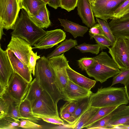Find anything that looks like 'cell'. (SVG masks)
I'll return each mask as SVG.
<instances>
[{"label": "cell", "mask_w": 129, "mask_h": 129, "mask_svg": "<svg viewBox=\"0 0 129 129\" xmlns=\"http://www.w3.org/2000/svg\"><path fill=\"white\" fill-rule=\"evenodd\" d=\"M94 57L93 64L85 71L89 77L95 81L103 83L120 72L116 63L106 52L102 51Z\"/></svg>", "instance_id": "277c9868"}, {"label": "cell", "mask_w": 129, "mask_h": 129, "mask_svg": "<svg viewBox=\"0 0 129 129\" xmlns=\"http://www.w3.org/2000/svg\"><path fill=\"white\" fill-rule=\"evenodd\" d=\"M20 124V121L8 116L0 119V129H18Z\"/></svg>", "instance_id": "f1b7e54d"}, {"label": "cell", "mask_w": 129, "mask_h": 129, "mask_svg": "<svg viewBox=\"0 0 129 129\" xmlns=\"http://www.w3.org/2000/svg\"><path fill=\"white\" fill-rule=\"evenodd\" d=\"M129 13V0L123 2L114 13L112 19L119 18Z\"/></svg>", "instance_id": "d6a6232c"}, {"label": "cell", "mask_w": 129, "mask_h": 129, "mask_svg": "<svg viewBox=\"0 0 129 129\" xmlns=\"http://www.w3.org/2000/svg\"><path fill=\"white\" fill-rule=\"evenodd\" d=\"M78 0H60V7L70 12L77 7Z\"/></svg>", "instance_id": "60d3db41"}, {"label": "cell", "mask_w": 129, "mask_h": 129, "mask_svg": "<svg viewBox=\"0 0 129 129\" xmlns=\"http://www.w3.org/2000/svg\"><path fill=\"white\" fill-rule=\"evenodd\" d=\"M77 45V41L76 40L71 39H66L58 45L53 51L47 55L46 57L49 59L53 57L60 55Z\"/></svg>", "instance_id": "4316f807"}, {"label": "cell", "mask_w": 129, "mask_h": 129, "mask_svg": "<svg viewBox=\"0 0 129 129\" xmlns=\"http://www.w3.org/2000/svg\"><path fill=\"white\" fill-rule=\"evenodd\" d=\"M129 81V68L121 70L120 72L113 78L112 83L110 86L115 84L120 83L125 85Z\"/></svg>", "instance_id": "f546056e"}, {"label": "cell", "mask_w": 129, "mask_h": 129, "mask_svg": "<svg viewBox=\"0 0 129 129\" xmlns=\"http://www.w3.org/2000/svg\"><path fill=\"white\" fill-rule=\"evenodd\" d=\"M30 18L36 24L42 28H47L51 24L49 12L46 6L39 10L36 15Z\"/></svg>", "instance_id": "603a6c76"}, {"label": "cell", "mask_w": 129, "mask_h": 129, "mask_svg": "<svg viewBox=\"0 0 129 129\" xmlns=\"http://www.w3.org/2000/svg\"><path fill=\"white\" fill-rule=\"evenodd\" d=\"M125 0H96L91 3L94 16L107 22L111 19L114 12Z\"/></svg>", "instance_id": "ba28073f"}, {"label": "cell", "mask_w": 129, "mask_h": 129, "mask_svg": "<svg viewBox=\"0 0 129 129\" xmlns=\"http://www.w3.org/2000/svg\"><path fill=\"white\" fill-rule=\"evenodd\" d=\"M49 59L55 72L57 88L61 93L69 80L67 71L68 61L64 53Z\"/></svg>", "instance_id": "30bf717a"}, {"label": "cell", "mask_w": 129, "mask_h": 129, "mask_svg": "<svg viewBox=\"0 0 129 129\" xmlns=\"http://www.w3.org/2000/svg\"><path fill=\"white\" fill-rule=\"evenodd\" d=\"M35 115L36 117L42 119L44 121L48 123L57 125H63L64 124L63 120L60 117L57 118L35 114Z\"/></svg>", "instance_id": "ab89813d"}, {"label": "cell", "mask_w": 129, "mask_h": 129, "mask_svg": "<svg viewBox=\"0 0 129 129\" xmlns=\"http://www.w3.org/2000/svg\"><path fill=\"white\" fill-rule=\"evenodd\" d=\"M19 111L21 116L24 119H28L37 123L41 119L36 117L34 114L30 102L26 99L22 101L20 105Z\"/></svg>", "instance_id": "484cf974"}, {"label": "cell", "mask_w": 129, "mask_h": 129, "mask_svg": "<svg viewBox=\"0 0 129 129\" xmlns=\"http://www.w3.org/2000/svg\"><path fill=\"white\" fill-rule=\"evenodd\" d=\"M109 23L115 39L119 37L129 38V18L113 19Z\"/></svg>", "instance_id": "ac0fdd59"}, {"label": "cell", "mask_w": 129, "mask_h": 129, "mask_svg": "<svg viewBox=\"0 0 129 129\" xmlns=\"http://www.w3.org/2000/svg\"><path fill=\"white\" fill-rule=\"evenodd\" d=\"M44 90L40 87L35 78L30 83L26 99L30 103L31 105L39 99L43 94Z\"/></svg>", "instance_id": "d4e9b609"}, {"label": "cell", "mask_w": 129, "mask_h": 129, "mask_svg": "<svg viewBox=\"0 0 129 129\" xmlns=\"http://www.w3.org/2000/svg\"><path fill=\"white\" fill-rule=\"evenodd\" d=\"M48 5L55 9L60 7V0H49Z\"/></svg>", "instance_id": "f6af8a7d"}, {"label": "cell", "mask_w": 129, "mask_h": 129, "mask_svg": "<svg viewBox=\"0 0 129 129\" xmlns=\"http://www.w3.org/2000/svg\"><path fill=\"white\" fill-rule=\"evenodd\" d=\"M79 105L78 102L68 101L60 108V114L63 113H69L73 114Z\"/></svg>", "instance_id": "8d00e7d4"}, {"label": "cell", "mask_w": 129, "mask_h": 129, "mask_svg": "<svg viewBox=\"0 0 129 129\" xmlns=\"http://www.w3.org/2000/svg\"><path fill=\"white\" fill-rule=\"evenodd\" d=\"M111 117V113L95 122L86 128L88 129H106V126Z\"/></svg>", "instance_id": "d590c367"}, {"label": "cell", "mask_w": 129, "mask_h": 129, "mask_svg": "<svg viewBox=\"0 0 129 129\" xmlns=\"http://www.w3.org/2000/svg\"><path fill=\"white\" fill-rule=\"evenodd\" d=\"M117 106H118L100 108L95 115L84 126L83 128H86L95 122L109 114Z\"/></svg>", "instance_id": "83f0119b"}, {"label": "cell", "mask_w": 129, "mask_h": 129, "mask_svg": "<svg viewBox=\"0 0 129 129\" xmlns=\"http://www.w3.org/2000/svg\"><path fill=\"white\" fill-rule=\"evenodd\" d=\"M111 117L106 129H113L117 125L129 122V105L122 104L117 106L111 113Z\"/></svg>", "instance_id": "9a60e30c"}, {"label": "cell", "mask_w": 129, "mask_h": 129, "mask_svg": "<svg viewBox=\"0 0 129 129\" xmlns=\"http://www.w3.org/2000/svg\"><path fill=\"white\" fill-rule=\"evenodd\" d=\"M7 50L13 71L30 83L32 78L29 67L18 58L10 50Z\"/></svg>", "instance_id": "e0dca14e"}, {"label": "cell", "mask_w": 129, "mask_h": 129, "mask_svg": "<svg viewBox=\"0 0 129 129\" xmlns=\"http://www.w3.org/2000/svg\"><path fill=\"white\" fill-rule=\"evenodd\" d=\"M100 108L90 106L88 103L75 122L72 124H68L70 128L80 129L83 128L84 126L95 115Z\"/></svg>", "instance_id": "ffe728a7"}, {"label": "cell", "mask_w": 129, "mask_h": 129, "mask_svg": "<svg viewBox=\"0 0 129 129\" xmlns=\"http://www.w3.org/2000/svg\"><path fill=\"white\" fill-rule=\"evenodd\" d=\"M60 115L61 118L66 121L72 114L69 113H63Z\"/></svg>", "instance_id": "bcb514c9"}, {"label": "cell", "mask_w": 129, "mask_h": 129, "mask_svg": "<svg viewBox=\"0 0 129 129\" xmlns=\"http://www.w3.org/2000/svg\"><path fill=\"white\" fill-rule=\"evenodd\" d=\"M13 72L7 50L0 47V97L6 91L9 82Z\"/></svg>", "instance_id": "7c38bea8"}, {"label": "cell", "mask_w": 129, "mask_h": 129, "mask_svg": "<svg viewBox=\"0 0 129 129\" xmlns=\"http://www.w3.org/2000/svg\"><path fill=\"white\" fill-rule=\"evenodd\" d=\"M30 83L13 71L6 93L14 99L21 102L26 97Z\"/></svg>", "instance_id": "9c48e42d"}, {"label": "cell", "mask_w": 129, "mask_h": 129, "mask_svg": "<svg viewBox=\"0 0 129 129\" xmlns=\"http://www.w3.org/2000/svg\"><path fill=\"white\" fill-rule=\"evenodd\" d=\"M93 38L97 44L100 46V50L102 51L103 49H107L112 45L111 41L106 36L101 35L93 36L90 39Z\"/></svg>", "instance_id": "836d02e7"}, {"label": "cell", "mask_w": 129, "mask_h": 129, "mask_svg": "<svg viewBox=\"0 0 129 129\" xmlns=\"http://www.w3.org/2000/svg\"><path fill=\"white\" fill-rule=\"evenodd\" d=\"M17 0V1H18V2L19 3V1H20V0Z\"/></svg>", "instance_id": "db71d44e"}, {"label": "cell", "mask_w": 129, "mask_h": 129, "mask_svg": "<svg viewBox=\"0 0 129 129\" xmlns=\"http://www.w3.org/2000/svg\"><path fill=\"white\" fill-rule=\"evenodd\" d=\"M123 124L129 126V122Z\"/></svg>", "instance_id": "f5cc1de1"}, {"label": "cell", "mask_w": 129, "mask_h": 129, "mask_svg": "<svg viewBox=\"0 0 129 129\" xmlns=\"http://www.w3.org/2000/svg\"><path fill=\"white\" fill-rule=\"evenodd\" d=\"M9 110V104L3 97H0V119L6 116Z\"/></svg>", "instance_id": "7bdbcfd3"}, {"label": "cell", "mask_w": 129, "mask_h": 129, "mask_svg": "<svg viewBox=\"0 0 129 129\" xmlns=\"http://www.w3.org/2000/svg\"><path fill=\"white\" fill-rule=\"evenodd\" d=\"M40 57V56L38 55L37 52L34 53L32 50L31 51L29 60V66L31 73L34 76L35 74L37 60Z\"/></svg>", "instance_id": "b9f144b4"}, {"label": "cell", "mask_w": 129, "mask_h": 129, "mask_svg": "<svg viewBox=\"0 0 129 129\" xmlns=\"http://www.w3.org/2000/svg\"><path fill=\"white\" fill-rule=\"evenodd\" d=\"M61 25L64 31L71 33L74 38L78 37H83L88 31V27L81 26L67 19L59 18Z\"/></svg>", "instance_id": "7402d4cb"}, {"label": "cell", "mask_w": 129, "mask_h": 129, "mask_svg": "<svg viewBox=\"0 0 129 129\" xmlns=\"http://www.w3.org/2000/svg\"><path fill=\"white\" fill-rule=\"evenodd\" d=\"M123 18H129V13L128 14L124 15L123 17Z\"/></svg>", "instance_id": "681fc988"}, {"label": "cell", "mask_w": 129, "mask_h": 129, "mask_svg": "<svg viewBox=\"0 0 129 129\" xmlns=\"http://www.w3.org/2000/svg\"><path fill=\"white\" fill-rule=\"evenodd\" d=\"M91 3L95 2L96 0H88Z\"/></svg>", "instance_id": "816d5d0a"}, {"label": "cell", "mask_w": 129, "mask_h": 129, "mask_svg": "<svg viewBox=\"0 0 129 129\" xmlns=\"http://www.w3.org/2000/svg\"><path fill=\"white\" fill-rule=\"evenodd\" d=\"M67 71L69 80L76 84L90 90L95 85L96 81L89 78L77 72L68 65Z\"/></svg>", "instance_id": "d6986e66"}, {"label": "cell", "mask_w": 129, "mask_h": 129, "mask_svg": "<svg viewBox=\"0 0 129 129\" xmlns=\"http://www.w3.org/2000/svg\"><path fill=\"white\" fill-rule=\"evenodd\" d=\"M109 53L120 70L129 68V38L119 37L111 47Z\"/></svg>", "instance_id": "5b68a950"}, {"label": "cell", "mask_w": 129, "mask_h": 129, "mask_svg": "<svg viewBox=\"0 0 129 129\" xmlns=\"http://www.w3.org/2000/svg\"><path fill=\"white\" fill-rule=\"evenodd\" d=\"M124 86L126 95L129 102V81Z\"/></svg>", "instance_id": "7dc6e473"}, {"label": "cell", "mask_w": 129, "mask_h": 129, "mask_svg": "<svg viewBox=\"0 0 129 129\" xmlns=\"http://www.w3.org/2000/svg\"><path fill=\"white\" fill-rule=\"evenodd\" d=\"M57 105L44 90L42 96L31 105L35 114L59 118Z\"/></svg>", "instance_id": "52a82bcc"}, {"label": "cell", "mask_w": 129, "mask_h": 129, "mask_svg": "<svg viewBox=\"0 0 129 129\" xmlns=\"http://www.w3.org/2000/svg\"><path fill=\"white\" fill-rule=\"evenodd\" d=\"M19 127L27 129H41L43 128L42 125L38 124L28 119H20Z\"/></svg>", "instance_id": "f35d334b"}, {"label": "cell", "mask_w": 129, "mask_h": 129, "mask_svg": "<svg viewBox=\"0 0 129 129\" xmlns=\"http://www.w3.org/2000/svg\"><path fill=\"white\" fill-rule=\"evenodd\" d=\"M75 48L82 53L90 52L96 55L99 53L100 48V46L98 44H90L85 43L77 45Z\"/></svg>", "instance_id": "4dcf8cb0"}, {"label": "cell", "mask_w": 129, "mask_h": 129, "mask_svg": "<svg viewBox=\"0 0 129 129\" xmlns=\"http://www.w3.org/2000/svg\"><path fill=\"white\" fill-rule=\"evenodd\" d=\"M89 102V99L82 102L76 109L72 115L67 121L69 124L74 122L81 114L87 106Z\"/></svg>", "instance_id": "e575fe53"}, {"label": "cell", "mask_w": 129, "mask_h": 129, "mask_svg": "<svg viewBox=\"0 0 129 129\" xmlns=\"http://www.w3.org/2000/svg\"><path fill=\"white\" fill-rule=\"evenodd\" d=\"M92 93L90 90L79 86L69 80L61 92L63 100L77 102L89 98Z\"/></svg>", "instance_id": "4fadbf2b"}, {"label": "cell", "mask_w": 129, "mask_h": 129, "mask_svg": "<svg viewBox=\"0 0 129 129\" xmlns=\"http://www.w3.org/2000/svg\"><path fill=\"white\" fill-rule=\"evenodd\" d=\"M89 32L90 38L93 36L95 35H101L106 36L101 25L98 23L95 24L91 27Z\"/></svg>", "instance_id": "ee69618b"}, {"label": "cell", "mask_w": 129, "mask_h": 129, "mask_svg": "<svg viewBox=\"0 0 129 129\" xmlns=\"http://www.w3.org/2000/svg\"><path fill=\"white\" fill-rule=\"evenodd\" d=\"M46 32L36 24L26 12L22 9L11 34L12 36L24 40L32 46Z\"/></svg>", "instance_id": "3957f363"}, {"label": "cell", "mask_w": 129, "mask_h": 129, "mask_svg": "<svg viewBox=\"0 0 129 129\" xmlns=\"http://www.w3.org/2000/svg\"><path fill=\"white\" fill-rule=\"evenodd\" d=\"M129 129V126L124 124L117 125L114 127L113 129Z\"/></svg>", "instance_id": "c3c4849f"}, {"label": "cell", "mask_w": 129, "mask_h": 129, "mask_svg": "<svg viewBox=\"0 0 129 129\" xmlns=\"http://www.w3.org/2000/svg\"><path fill=\"white\" fill-rule=\"evenodd\" d=\"M32 49L31 45L24 40L12 36L7 49L10 50L22 62L29 67V60Z\"/></svg>", "instance_id": "8fae6325"}, {"label": "cell", "mask_w": 129, "mask_h": 129, "mask_svg": "<svg viewBox=\"0 0 129 129\" xmlns=\"http://www.w3.org/2000/svg\"><path fill=\"white\" fill-rule=\"evenodd\" d=\"M20 9L17 0H0V25L13 30Z\"/></svg>", "instance_id": "8992f818"}, {"label": "cell", "mask_w": 129, "mask_h": 129, "mask_svg": "<svg viewBox=\"0 0 129 129\" xmlns=\"http://www.w3.org/2000/svg\"><path fill=\"white\" fill-rule=\"evenodd\" d=\"M90 106L96 108L118 106L129 103L125 87H109L98 88L89 98Z\"/></svg>", "instance_id": "7a4b0ae2"}, {"label": "cell", "mask_w": 129, "mask_h": 129, "mask_svg": "<svg viewBox=\"0 0 129 129\" xmlns=\"http://www.w3.org/2000/svg\"><path fill=\"white\" fill-rule=\"evenodd\" d=\"M77 7L78 14L83 23L90 28L96 24L91 3L88 0H78Z\"/></svg>", "instance_id": "2e32d148"}, {"label": "cell", "mask_w": 129, "mask_h": 129, "mask_svg": "<svg viewBox=\"0 0 129 129\" xmlns=\"http://www.w3.org/2000/svg\"><path fill=\"white\" fill-rule=\"evenodd\" d=\"M96 20L98 23L101 25L104 34L112 45L116 39L112 33L109 23L107 22L98 18H96Z\"/></svg>", "instance_id": "1f68e13d"}, {"label": "cell", "mask_w": 129, "mask_h": 129, "mask_svg": "<svg viewBox=\"0 0 129 129\" xmlns=\"http://www.w3.org/2000/svg\"><path fill=\"white\" fill-rule=\"evenodd\" d=\"M66 37V33L61 29L47 31L35 44L32 48L46 49L51 48L64 41Z\"/></svg>", "instance_id": "5bb4252c"}, {"label": "cell", "mask_w": 129, "mask_h": 129, "mask_svg": "<svg viewBox=\"0 0 129 129\" xmlns=\"http://www.w3.org/2000/svg\"><path fill=\"white\" fill-rule=\"evenodd\" d=\"M47 5L43 0H20L19 3L20 9L24 10L30 17L36 15Z\"/></svg>", "instance_id": "44dd1931"}, {"label": "cell", "mask_w": 129, "mask_h": 129, "mask_svg": "<svg viewBox=\"0 0 129 129\" xmlns=\"http://www.w3.org/2000/svg\"><path fill=\"white\" fill-rule=\"evenodd\" d=\"M94 61V57H84L77 60L79 68L82 70L86 71L93 64Z\"/></svg>", "instance_id": "74e56055"}, {"label": "cell", "mask_w": 129, "mask_h": 129, "mask_svg": "<svg viewBox=\"0 0 129 129\" xmlns=\"http://www.w3.org/2000/svg\"><path fill=\"white\" fill-rule=\"evenodd\" d=\"M43 1H44L46 4H48L49 0H43Z\"/></svg>", "instance_id": "f907efd6"}, {"label": "cell", "mask_w": 129, "mask_h": 129, "mask_svg": "<svg viewBox=\"0 0 129 129\" xmlns=\"http://www.w3.org/2000/svg\"><path fill=\"white\" fill-rule=\"evenodd\" d=\"M34 76L40 87L56 104L62 100V95L57 86L54 70L49 59L44 56L37 62Z\"/></svg>", "instance_id": "6da1fadb"}, {"label": "cell", "mask_w": 129, "mask_h": 129, "mask_svg": "<svg viewBox=\"0 0 129 129\" xmlns=\"http://www.w3.org/2000/svg\"><path fill=\"white\" fill-rule=\"evenodd\" d=\"M2 97L6 100L9 104V111L7 116L19 121H20V119H23L21 116L19 111V105L21 102L14 99L6 93Z\"/></svg>", "instance_id": "cb8c5ba5"}]
</instances>
